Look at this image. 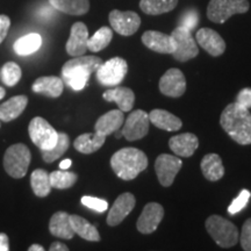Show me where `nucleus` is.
<instances>
[{"instance_id":"14","label":"nucleus","mask_w":251,"mask_h":251,"mask_svg":"<svg viewBox=\"0 0 251 251\" xmlns=\"http://www.w3.org/2000/svg\"><path fill=\"white\" fill-rule=\"evenodd\" d=\"M159 91L170 98H179L186 91V78L179 69H169L159 79Z\"/></svg>"},{"instance_id":"29","label":"nucleus","mask_w":251,"mask_h":251,"mask_svg":"<svg viewBox=\"0 0 251 251\" xmlns=\"http://www.w3.org/2000/svg\"><path fill=\"white\" fill-rule=\"evenodd\" d=\"M52 8L70 15L86 14L90 9L89 0H48Z\"/></svg>"},{"instance_id":"10","label":"nucleus","mask_w":251,"mask_h":251,"mask_svg":"<svg viewBox=\"0 0 251 251\" xmlns=\"http://www.w3.org/2000/svg\"><path fill=\"white\" fill-rule=\"evenodd\" d=\"M149 114L142 109H135L125 119L122 135L129 142L143 139L149 133Z\"/></svg>"},{"instance_id":"28","label":"nucleus","mask_w":251,"mask_h":251,"mask_svg":"<svg viewBox=\"0 0 251 251\" xmlns=\"http://www.w3.org/2000/svg\"><path fill=\"white\" fill-rule=\"evenodd\" d=\"M70 222L75 230V234H77L78 236L84 238V240L91 241V242H99L101 240L96 226L91 225L86 219L74 214L70 215Z\"/></svg>"},{"instance_id":"30","label":"nucleus","mask_w":251,"mask_h":251,"mask_svg":"<svg viewBox=\"0 0 251 251\" xmlns=\"http://www.w3.org/2000/svg\"><path fill=\"white\" fill-rule=\"evenodd\" d=\"M41 45H42V37L40 34L30 33L15 41L13 49L18 55L28 56L37 51Z\"/></svg>"},{"instance_id":"16","label":"nucleus","mask_w":251,"mask_h":251,"mask_svg":"<svg viewBox=\"0 0 251 251\" xmlns=\"http://www.w3.org/2000/svg\"><path fill=\"white\" fill-rule=\"evenodd\" d=\"M141 40L147 48L158 54H172L176 50L174 37L161 31L147 30L146 33H143Z\"/></svg>"},{"instance_id":"8","label":"nucleus","mask_w":251,"mask_h":251,"mask_svg":"<svg viewBox=\"0 0 251 251\" xmlns=\"http://www.w3.org/2000/svg\"><path fill=\"white\" fill-rule=\"evenodd\" d=\"M171 36L174 37L176 42V50L172 52L176 61L187 62L197 57L199 54V49L190 29L184 26H178L172 31Z\"/></svg>"},{"instance_id":"5","label":"nucleus","mask_w":251,"mask_h":251,"mask_svg":"<svg viewBox=\"0 0 251 251\" xmlns=\"http://www.w3.org/2000/svg\"><path fill=\"white\" fill-rule=\"evenodd\" d=\"M31 153L28 147L24 143L11 146L5 151L4 168L7 175L15 179H20L26 176L29 168Z\"/></svg>"},{"instance_id":"12","label":"nucleus","mask_w":251,"mask_h":251,"mask_svg":"<svg viewBox=\"0 0 251 251\" xmlns=\"http://www.w3.org/2000/svg\"><path fill=\"white\" fill-rule=\"evenodd\" d=\"M109 24L112 29L124 36H130L139 30L141 26V18L139 14L131 11H119L113 9L109 13Z\"/></svg>"},{"instance_id":"48","label":"nucleus","mask_w":251,"mask_h":251,"mask_svg":"<svg viewBox=\"0 0 251 251\" xmlns=\"http://www.w3.org/2000/svg\"><path fill=\"white\" fill-rule=\"evenodd\" d=\"M5 94H6L5 90L2 89V87H0V100H1L2 98H4V97H5Z\"/></svg>"},{"instance_id":"23","label":"nucleus","mask_w":251,"mask_h":251,"mask_svg":"<svg viewBox=\"0 0 251 251\" xmlns=\"http://www.w3.org/2000/svg\"><path fill=\"white\" fill-rule=\"evenodd\" d=\"M49 231L56 237L71 240L75 236V230L70 222V214L67 212H56L49 222Z\"/></svg>"},{"instance_id":"25","label":"nucleus","mask_w":251,"mask_h":251,"mask_svg":"<svg viewBox=\"0 0 251 251\" xmlns=\"http://www.w3.org/2000/svg\"><path fill=\"white\" fill-rule=\"evenodd\" d=\"M31 90L35 93L45 94L50 98H58L64 90V83L61 78L55 76L40 77L34 81Z\"/></svg>"},{"instance_id":"15","label":"nucleus","mask_w":251,"mask_h":251,"mask_svg":"<svg viewBox=\"0 0 251 251\" xmlns=\"http://www.w3.org/2000/svg\"><path fill=\"white\" fill-rule=\"evenodd\" d=\"M135 203H136V199L133 193L126 192L120 194L108 212L107 225L109 227H115V226L120 225L133 211Z\"/></svg>"},{"instance_id":"35","label":"nucleus","mask_w":251,"mask_h":251,"mask_svg":"<svg viewBox=\"0 0 251 251\" xmlns=\"http://www.w3.org/2000/svg\"><path fill=\"white\" fill-rule=\"evenodd\" d=\"M78 179L75 172H69L67 170H58L49 174V180L51 187L57 190H67L76 184Z\"/></svg>"},{"instance_id":"1","label":"nucleus","mask_w":251,"mask_h":251,"mask_svg":"<svg viewBox=\"0 0 251 251\" xmlns=\"http://www.w3.org/2000/svg\"><path fill=\"white\" fill-rule=\"evenodd\" d=\"M222 129L241 146L251 144V113L236 102L229 103L221 113Z\"/></svg>"},{"instance_id":"44","label":"nucleus","mask_w":251,"mask_h":251,"mask_svg":"<svg viewBox=\"0 0 251 251\" xmlns=\"http://www.w3.org/2000/svg\"><path fill=\"white\" fill-rule=\"evenodd\" d=\"M50 251H69V248L65 246L64 243L61 242H54L49 248Z\"/></svg>"},{"instance_id":"22","label":"nucleus","mask_w":251,"mask_h":251,"mask_svg":"<svg viewBox=\"0 0 251 251\" xmlns=\"http://www.w3.org/2000/svg\"><path fill=\"white\" fill-rule=\"evenodd\" d=\"M149 120L155 127L166 131H178L183 127L180 119L165 109H152L149 113Z\"/></svg>"},{"instance_id":"19","label":"nucleus","mask_w":251,"mask_h":251,"mask_svg":"<svg viewBox=\"0 0 251 251\" xmlns=\"http://www.w3.org/2000/svg\"><path fill=\"white\" fill-rule=\"evenodd\" d=\"M125 115L121 109H112L100 117L94 126V133L107 137L124 126Z\"/></svg>"},{"instance_id":"4","label":"nucleus","mask_w":251,"mask_h":251,"mask_svg":"<svg viewBox=\"0 0 251 251\" xmlns=\"http://www.w3.org/2000/svg\"><path fill=\"white\" fill-rule=\"evenodd\" d=\"M205 227L213 241L221 248L236 246L240 240L238 229L233 222L220 215H211L206 220Z\"/></svg>"},{"instance_id":"13","label":"nucleus","mask_w":251,"mask_h":251,"mask_svg":"<svg viewBox=\"0 0 251 251\" xmlns=\"http://www.w3.org/2000/svg\"><path fill=\"white\" fill-rule=\"evenodd\" d=\"M164 218V208L158 202H149L144 206L140 218L137 219L136 228L141 234L149 235L156 231Z\"/></svg>"},{"instance_id":"43","label":"nucleus","mask_w":251,"mask_h":251,"mask_svg":"<svg viewBox=\"0 0 251 251\" xmlns=\"http://www.w3.org/2000/svg\"><path fill=\"white\" fill-rule=\"evenodd\" d=\"M9 250V241L7 235L5 233H0V251Z\"/></svg>"},{"instance_id":"31","label":"nucleus","mask_w":251,"mask_h":251,"mask_svg":"<svg viewBox=\"0 0 251 251\" xmlns=\"http://www.w3.org/2000/svg\"><path fill=\"white\" fill-rule=\"evenodd\" d=\"M30 185L36 197L46 198L51 192V185L49 180V174L43 169H36L30 176Z\"/></svg>"},{"instance_id":"34","label":"nucleus","mask_w":251,"mask_h":251,"mask_svg":"<svg viewBox=\"0 0 251 251\" xmlns=\"http://www.w3.org/2000/svg\"><path fill=\"white\" fill-rule=\"evenodd\" d=\"M69 146H70V140H69L68 135L65 133H58L57 142L51 149L41 150L43 161L46 163L55 162L56 159L63 156V153H65V151L69 149Z\"/></svg>"},{"instance_id":"27","label":"nucleus","mask_w":251,"mask_h":251,"mask_svg":"<svg viewBox=\"0 0 251 251\" xmlns=\"http://www.w3.org/2000/svg\"><path fill=\"white\" fill-rule=\"evenodd\" d=\"M106 136L103 135L97 134V133H86L81 134L75 140V149L80 153H85V155H90L93 153L101 148L105 144Z\"/></svg>"},{"instance_id":"21","label":"nucleus","mask_w":251,"mask_h":251,"mask_svg":"<svg viewBox=\"0 0 251 251\" xmlns=\"http://www.w3.org/2000/svg\"><path fill=\"white\" fill-rule=\"evenodd\" d=\"M102 98L106 101L117 102L119 109L122 112H129L133 108L135 102V93L129 87H115L105 91L102 94Z\"/></svg>"},{"instance_id":"6","label":"nucleus","mask_w":251,"mask_h":251,"mask_svg":"<svg viewBox=\"0 0 251 251\" xmlns=\"http://www.w3.org/2000/svg\"><path fill=\"white\" fill-rule=\"evenodd\" d=\"M249 8L248 0H211L207 6V18L215 24H225L235 14L247 13Z\"/></svg>"},{"instance_id":"9","label":"nucleus","mask_w":251,"mask_h":251,"mask_svg":"<svg viewBox=\"0 0 251 251\" xmlns=\"http://www.w3.org/2000/svg\"><path fill=\"white\" fill-rule=\"evenodd\" d=\"M128 72V64L126 59L113 57L98 68L96 71L97 79L105 86H117L125 79Z\"/></svg>"},{"instance_id":"2","label":"nucleus","mask_w":251,"mask_h":251,"mask_svg":"<svg viewBox=\"0 0 251 251\" xmlns=\"http://www.w3.org/2000/svg\"><path fill=\"white\" fill-rule=\"evenodd\" d=\"M148 157L137 148H122L111 158V168L122 180H133L148 168Z\"/></svg>"},{"instance_id":"32","label":"nucleus","mask_w":251,"mask_h":251,"mask_svg":"<svg viewBox=\"0 0 251 251\" xmlns=\"http://www.w3.org/2000/svg\"><path fill=\"white\" fill-rule=\"evenodd\" d=\"M178 0H141L140 8L148 15L168 13L176 8Z\"/></svg>"},{"instance_id":"36","label":"nucleus","mask_w":251,"mask_h":251,"mask_svg":"<svg viewBox=\"0 0 251 251\" xmlns=\"http://www.w3.org/2000/svg\"><path fill=\"white\" fill-rule=\"evenodd\" d=\"M21 68L19 67L17 63L7 62L4 64L0 71L1 80L5 85L7 86H15L21 79Z\"/></svg>"},{"instance_id":"20","label":"nucleus","mask_w":251,"mask_h":251,"mask_svg":"<svg viewBox=\"0 0 251 251\" xmlns=\"http://www.w3.org/2000/svg\"><path fill=\"white\" fill-rule=\"evenodd\" d=\"M169 147L178 157H188L193 156L196 150L199 147V140L197 135L192 133H184L172 136L169 140Z\"/></svg>"},{"instance_id":"38","label":"nucleus","mask_w":251,"mask_h":251,"mask_svg":"<svg viewBox=\"0 0 251 251\" xmlns=\"http://www.w3.org/2000/svg\"><path fill=\"white\" fill-rule=\"evenodd\" d=\"M81 203H83L84 206L93 209V211H97L100 213L105 212L106 209L108 208V203L106 200L99 199V198H94V197H89V196L83 197L81 198Z\"/></svg>"},{"instance_id":"42","label":"nucleus","mask_w":251,"mask_h":251,"mask_svg":"<svg viewBox=\"0 0 251 251\" xmlns=\"http://www.w3.org/2000/svg\"><path fill=\"white\" fill-rule=\"evenodd\" d=\"M11 27V20L7 15H0V43L7 36L8 29Z\"/></svg>"},{"instance_id":"45","label":"nucleus","mask_w":251,"mask_h":251,"mask_svg":"<svg viewBox=\"0 0 251 251\" xmlns=\"http://www.w3.org/2000/svg\"><path fill=\"white\" fill-rule=\"evenodd\" d=\"M39 14L42 18H48V17H50V15L52 14V9L50 8V7H43V8H41V11H40Z\"/></svg>"},{"instance_id":"49","label":"nucleus","mask_w":251,"mask_h":251,"mask_svg":"<svg viewBox=\"0 0 251 251\" xmlns=\"http://www.w3.org/2000/svg\"><path fill=\"white\" fill-rule=\"evenodd\" d=\"M115 133H117V135H115V136H117V139H120V137L122 136V131H115Z\"/></svg>"},{"instance_id":"18","label":"nucleus","mask_w":251,"mask_h":251,"mask_svg":"<svg viewBox=\"0 0 251 251\" xmlns=\"http://www.w3.org/2000/svg\"><path fill=\"white\" fill-rule=\"evenodd\" d=\"M87 41H89V29L86 25L83 23H76L72 25L70 37H69L67 46V52L72 57L81 56L87 50Z\"/></svg>"},{"instance_id":"33","label":"nucleus","mask_w":251,"mask_h":251,"mask_svg":"<svg viewBox=\"0 0 251 251\" xmlns=\"http://www.w3.org/2000/svg\"><path fill=\"white\" fill-rule=\"evenodd\" d=\"M113 39V30L109 27H101L94 33L92 37L87 41V50L93 52L101 51L105 49Z\"/></svg>"},{"instance_id":"40","label":"nucleus","mask_w":251,"mask_h":251,"mask_svg":"<svg viewBox=\"0 0 251 251\" xmlns=\"http://www.w3.org/2000/svg\"><path fill=\"white\" fill-rule=\"evenodd\" d=\"M198 23H199V13H198L196 9H190V11L185 12L183 17L180 18L179 26H184L187 29L192 30L196 28Z\"/></svg>"},{"instance_id":"3","label":"nucleus","mask_w":251,"mask_h":251,"mask_svg":"<svg viewBox=\"0 0 251 251\" xmlns=\"http://www.w3.org/2000/svg\"><path fill=\"white\" fill-rule=\"evenodd\" d=\"M102 59L98 56H77L63 65L62 75L65 84L72 90L80 91L86 86L90 76L98 70Z\"/></svg>"},{"instance_id":"26","label":"nucleus","mask_w":251,"mask_h":251,"mask_svg":"<svg viewBox=\"0 0 251 251\" xmlns=\"http://www.w3.org/2000/svg\"><path fill=\"white\" fill-rule=\"evenodd\" d=\"M28 105L26 96H15L0 105V120L9 122L20 117Z\"/></svg>"},{"instance_id":"47","label":"nucleus","mask_w":251,"mask_h":251,"mask_svg":"<svg viewBox=\"0 0 251 251\" xmlns=\"http://www.w3.org/2000/svg\"><path fill=\"white\" fill-rule=\"evenodd\" d=\"M28 250L29 251H45V248L42 246H40V244H33V246H30L28 248Z\"/></svg>"},{"instance_id":"7","label":"nucleus","mask_w":251,"mask_h":251,"mask_svg":"<svg viewBox=\"0 0 251 251\" xmlns=\"http://www.w3.org/2000/svg\"><path fill=\"white\" fill-rule=\"evenodd\" d=\"M28 131H29L30 140L40 150L51 149L57 142L58 133L43 118H34L30 121Z\"/></svg>"},{"instance_id":"11","label":"nucleus","mask_w":251,"mask_h":251,"mask_svg":"<svg viewBox=\"0 0 251 251\" xmlns=\"http://www.w3.org/2000/svg\"><path fill=\"white\" fill-rule=\"evenodd\" d=\"M183 162L178 156L161 153L156 158L155 171L159 184L164 187H170L174 184L176 176L180 171Z\"/></svg>"},{"instance_id":"41","label":"nucleus","mask_w":251,"mask_h":251,"mask_svg":"<svg viewBox=\"0 0 251 251\" xmlns=\"http://www.w3.org/2000/svg\"><path fill=\"white\" fill-rule=\"evenodd\" d=\"M238 105L249 109L251 107V87H244L237 93L236 101Z\"/></svg>"},{"instance_id":"46","label":"nucleus","mask_w":251,"mask_h":251,"mask_svg":"<svg viewBox=\"0 0 251 251\" xmlns=\"http://www.w3.org/2000/svg\"><path fill=\"white\" fill-rule=\"evenodd\" d=\"M70 166H71V159H64V161H62L61 164H59V169H61V170H68Z\"/></svg>"},{"instance_id":"37","label":"nucleus","mask_w":251,"mask_h":251,"mask_svg":"<svg viewBox=\"0 0 251 251\" xmlns=\"http://www.w3.org/2000/svg\"><path fill=\"white\" fill-rule=\"evenodd\" d=\"M250 198H251V193L249 190L241 191V193L238 194V196L233 200V202L229 205L228 207L229 214L234 215V214H237L238 212L242 211L244 207L248 205V202H249Z\"/></svg>"},{"instance_id":"39","label":"nucleus","mask_w":251,"mask_h":251,"mask_svg":"<svg viewBox=\"0 0 251 251\" xmlns=\"http://www.w3.org/2000/svg\"><path fill=\"white\" fill-rule=\"evenodd\" d=\"M241 247L244 251H251V218L243 224L240 240Z\"/></svg>"},{"instance_id":"24","label":"nucleus","mask_w":251,"mask_h":251,"mask_svg":"<svg viewBox=\"0 0 251 251\" xmlns=\"http://www.w3.org/2000/svg\"><path fill=\"white\" fill-rule=\"evenodd\" d=\"M203 177L209 181H218L225 176V166L218 153H207L200 163Z\"/></svg>"},{"instance_id":"17","label":"nucleus","mask_w":251,"mask_h":251,"mask_svg":"<svg viewBox=\"0 0 251 251\" xmlns=\"http://www.w3.org/2000/svg\"><path fill=\"white\" fill-rule=\"evenodd\" d=\"M196 40L198 45L205 49L211 56L218 57L226 51V42L219 33L211 28H201L197 31Z\"/></svg>"}]
</instances>
